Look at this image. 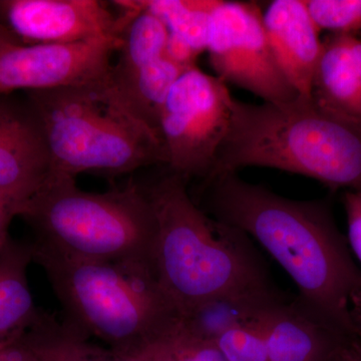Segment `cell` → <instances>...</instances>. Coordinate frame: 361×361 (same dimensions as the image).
Here are the masks:
<instances>
[{"mask_svg":"<svg viewBox=\"0 0 361 361\" xmlns=\"http://www.w3.org/2000/svg\"><path fill=\"white\" fill-rule=\"evenodd\" d=\"M16 216V207L11 202L0 197V248L8 240V227Z\"/></svg>","mask_w":361,"mask_h":361,"instance_id":"obj_28","label":"cell"},{"mask_svg":"<svg viewBox=\"0 0 361 361\" xmlns=\"http://www.w3.org/2000/svg\"><path fill=\"white\" fill-rule=\"evenodd\" d=\"M202 189V210L257 240L293 280L306 310L343 336L357 337L350 300L361 269L326 203L290 200L235 173L203 180Z\"/></svg>","mask_w":361,"mask_h":361,"instance_id":"obj_1","label":"cell"},{"mask_svg":"<svg viewBox=\"0 0 361 361\" xmlns=\"http://www.w3.org/2000/svg\"><path fill=\"white\" fill-rule=\"evenodd\" d=\"M350 315L356 336L361 338V284L351 297Z\"/></svg>","mask_w":361,"mask_h":361,"instance_id":"obj_29","label":"cell"},{"mask_svg":"<svg viewBox=\"0 0 361 361\" xmlns=\"http://www.w3.org/2000/svg\"><path fill=\"white\" fill-rule=\"evenodd\" d=\"M312 99L324 110L361 123V40L332 35L322 42Z\"/></svg>","mask_w":361,"mask_h":361,"instance_id":"obj_14","label":"cell"},{"mask_svg":"<svg viewBox=\"0 0 361 361\" xmlns=\"http://www.w3.org/2000/svg\"><path fill=\"white\" fill-rule=\"evenodd\" d=\"M251 166L361 192V123L324 110L313 99L261 104L234 99L229 130L204 180Z\"/></svg>","mask_w":361,"mask_h":361,"instance_id":"obj_3","label":"cell"},{"mask_svg":"<svg viewBox=\"0 0 361 361\" xmlns=\"http://www.w3.org/2000/svg\"><path fill=\"white\" fill-rule=\"evenodd\" d=\"M317 30L334 35H353L361 30V0H306Z\"/></svg>","mask_w":361,"mask_h":361,"instance_id":"obj_22","label":"cell"},{"mask_svg":"<svg viewBox=\"0 0 361 361\" xmlns=\"http://www.w3.org/2000/svg\"><path fill=\"white\" fill-rule=\"evenodd\" d=\"M168 37L163 21L148 11H135L121 33L120 58L111 66V77L128 75L165 56Z\"/></svg>","mask_w":361,"mask_h":361,"instance_id":"obj_20","label":"cell"},{"mask_svg":"<svg viewBox=\"0 0 361 361\" xmlns=\"http://www.w3.org/2000/svg\"><path fill=\"white\" fill-rule=\"evenodd\" d=\"M121 37L70 44H18L0 52V96L14 90L42 92L108 77Z\"/></svg>","mask_w":361,"mask_h":361,"instance_id":"obj_9","label":"cell"},{"mask_svg":"<svg viewBox=\"0 0 361 361\" xmlns=\"http://www.w3.org/2000/svg\"><path fill=\"white\" fill-rule=\"evenodd\" d=\"M32 250L63 322L92 341L137 355L180 322L151 263L73 258L35 242Z\"/></svg>","mask_w":361,"mask_h":361,"instance_id":"obj_4","label":"cell"},{"mask_svg":"<svg viewBox=\"0 0 361 361\" xmlns=\"http://www.w3.org/2000/svg\"><path fill=\"white\" fill-rule=\"evenodd\" d=\"M21 44L20 40L9 32L8 28L0 20V52L13 45Z\"/></svg>","mask_w":361,"mask_h":361,"instance_id":"obj_30","label":"cell"},{"mask_svg":"<svg viewBox=\"0 0 361 361\" xmlns=\"http://www.w3.org/2000/svg\"><path fill=\"white\" fill-rule=\"evenodd\" d=\"M39 361H147L97 343L70 324L39 311L20 337Z\"/></svg>","mask_w":361,"mask_h":361,"instance_id":"obj_16","label":"cell"},{"mask_svg":"<svg viewBox=\"0 0 361 361\" xmlns=\"http://www.w3.org/2000/svg\"><path fill=\"white\" fill-rule=\"evenodd\" d=\"M49 149L51 173L121 176L166 165L160 133L140 120L108 77L61 89L28 92Z\"/></svg>","mask_w":361,"mask_h":361,"instance_id":"obj_5","label":"cell"},{"mask_svg":"<svg viewBox=\"0 0 361 361\" xmlns=\"http://www.w3.org/2000/svg\"><path fill=\"white\" fill-rule=\"evenodd\" d=\"M219 0H125L121 6L157 16L169 32L187 40L199 54L207 51L211 16Z\"/></svg>","mask_w":361,"mask_h":361,"instance_id":"obj_19","label":"cell"},{"mask_svg":"<svg viewBox=\"0 0 361 361\" xmlns=\"http://www.w3.org/2000/svg\"><path fill=\"white\" fill-rule=\"evenodd\" d=\"M268 361H329L343 334L298 300H283L263 317Z\"/></svg>","mask_w":361,"mask_h":361,"instance_id":"obj_13","label":"cell"},{"mask_svg":"<svg viewBox=\"0 0 361 361\" xmlns=\"http://www.w3.org/2000/svg\"><path fill=\"white\" fill-rule=\"evenodd\" d=\"M283 300L280 293L218 297L183 313L180 325L191 336L214 342L229 330L256 322Z\"/></svg>","mask_w":361,"mask_h":361,"instance_id":"obj_17","label":"cell"},{"mask_svg":"<svg viewBox=\"0 0 361 361\" xmlns=\"http://www.w3.org/2000/svg\"><path fill=\"white\" fill-rule=\"evenodd\" d=\"M187 184L169 171L144 187L157 223L154 270L180 314L218 297L279 293L250 237L204 212Z\"/></svg>","mask_w":361,"mask_h":361,"instance_id":"obj_2","label":"cell"},{"mask_svg":"<svg viewBox=\"0 0 361 361\" xmlns=\"http://www.w3.org/2000/svg\"><path fill=\"white\" fill-rule=\"evenodd\" d=\"M0 361H39L27 345L18 338L0 348Z\"/></svg>","mask_w":361,"mask_h":361,"instance_id":"obj_27","label":"cell"},{"mask_svg":"<svg viewBox=\"0 0 361 361\" xmlns=\"http://www.w3.org/2000/svg\"><path fill=\"white\" fill-rule=\"evenodd\" d=\"M266 35L278 66L297 94L312 99L322 42L304 0H275L263 14Z\"/></svg>","mask_w":361,"mask_h":361,"instance_id":"obj_12","label":"cell"},{"mask_svg":"<svg viewBox=\"0 0 361 361\" xmlns=\"http://www.w3.org/2000/svg\"><path fill=\"white\" fill-rule=\"evenodd\" d=\"M265 313L256 322L229 330L213 342L226 360L268 361L263 329Z\"/></svg>","mask_w":361,"mask_h":361,"instance_id":"obj_23","label":"cell"},{"mask_svg":"<svg viewBox=\"0 0 361 361\" xmlns=\"http://www.w3.org/2000/svg\"><path fill=\"white\" fill-rule=\"evenodd\" d=\"M227 84L194 66L183 73L161 109L159 132L169 171L204 180L215 164L231 123Z\"/></svg>","mask_w":361,"mask_h":361,"instance_id":"obj_7","label":"cell"},{"mask_svg":"<svg viewBox=\"0 0 361 361\" xmlns=\"http://www.w3.org/2000/svg\"><path fill=\"white\" fill-rule=\"evenodd\" d=\"M99 0H0V20L21 44L120 37L132 18Z\"/></svg>","mask_w":361,"mask_h":361,"instance_id":"obj_10","label":"cell"},{"mask_svg":"<svg viewBox=\"0 0 361 361\" xmlns=\"http://www.w3.org/2000/svg\"><path fill=\"white\" fill-rule=\"evenodd\" d=\"M343 204L348 217V246L361 265V192L346 191Z\"/></svg>","mask_w":361,"mask_h":361,"instance_id":"obj_24","label":"cell"},{"mask_svg":"<svg viewBox=\"0 0 361 361\" xmlns=\"http://www.w3.org/2000/svg\"><path fill=\"white\" fill-rule=\"evenodd\" d=\"M0 96V197L23 205L51 173L44 129L30 102Z\"/></svg>","mask_w":361,"mask_h":361,"instance_id":"obj_11","label":"cell"},{"mask_svg":"<svg viewBox=\"0 0 361 361\" xmlns=\"http://www.w3.org/2000/svg\"><path fill=\"white\" fill-rule=\"evenodd\" d=\"M186 71L165 54L128 75L110 78L126 106L159 132L161 111L169 92Z\"/></svg>","mask_w":361,"mask_h":361,"instance_id":"obj_18","label":"cell"},{"mask_svg":"<svg viewBox=\"0 0 361 361\" xmlns=\"http://www.w3.org/2000/svg\"><path fill=\"white\" fill-rule=\"evenodd\" d=\"M329 361H361V338L345 337L342 339Z\"/></svg>","mask_w":361,"mask_h":361,"instance_id":"obj_26","label":"cell"},{"mask_svg":"<svg viewBox=\"0 0 361 361\" xmlns=\"http://www.w3.org/2000/svg\"><path fill=\"white\" fill-rule=\"evenodd\" d=\"M165 54L176 65L189 70L196 66V59L200 54L187 40L175 33L169 32Z\"/></svg>","mask_w":361,"mask_h":361,"instance_id":"obj_25","label":"cell"},{"mask_svg":"<svg viewBox=\"0 0 361 361\" xmlns=\"http://www.w3.org/2000/svg\"><path fill=\"white\" fill-rule=\"evenodd\" d=\"M32 262V244L9 237L0 248V348L20 338L39 315L27 281Z\"/></svg>","mask_w":361,"mask_h":361,"instance_id":"obj_15","label":"cell"},{"mask_svg":"<svg viewBox=\"0 0 361 361\" xmlns=\"http://www.w3.org/2000/svg\"><path fill=\"white\" fill-rule=\"evenodd\" d=\"M16 216L32 226L35 243L63 255L153 264L155 213L145 188L133 180L90 193L75 178L49 174Z\"/></svg>","mask_w":361,"mask_h":361,"instance_id":"obj_6","label":"cell"},{"mask_svg":"<svg viewBox=\"0 0 361 361\" xmlns=\"http://www.w3.org/2000/svg\"><path fill=\"white\" fill-rule=\"evenodd\" d=\"M137 355L147 361H227L213 342L191 336L180 322Z\"/></svg>","mask_w":361,"mask_h":361,"instance_id":"obj_21","label":"cell"},{"mask_svg":"<svg viewBox=\"0 0 361 361\" xmlns=\"http://www.w3.org/2000/svg\"><path fill=\"white\" fill-rule=\"evenodd\" d=\"M207 51L226 84L232 82L269 103L299 97L275 61L262 11L253 2L219 0L211 16Z\"/></svg>","mask_w":361,"mask_h":361,"instance_id":"obj_8","label":"cell"}]
</instances>
